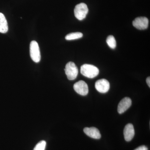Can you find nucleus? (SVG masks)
I'll return each mask as SVG.
<instances>
[{"instance_id":"1","label":"nucleus","mask_w":150,"mask_h":150,"mask_svg":"<svg viewBox=\"0 0 150 150\" xmlns=\"http://www.w3.org/2000/svg\"><path fill=\"white\" fill-rule=\"evenodd\" d=\"M81 73L86 77L93 79L98 75L99 71L97 67L93 65L85 64L81 67Z\"/></svg>"},{"instance_id":"6","label":"nucleus","mask_w":150,"mask_h":150,"mask_svg":"<svg viewBox=\"0 0 150 150\" xmlns=\"http://www.w3.org/2000/svg\"><path fill=\"white\" fill-rule=\"evenodd\" d=\"M95 86L97 91L100 93H106L110 88V83L105 79H101L96 81Z\"/></svg>"},{"instance_id":"12","label":"nucleus","mask_w":150,"mask_h":150,"mask_svg":"<svg viewBox=\"0 0 150 150\" xmlns=\"http://www.w3.org/2000/svg\"><path fill=\"white\" fill-rule=\"evenodd\" d=\"M83 36L82 33L80 32L71 33L66 35L65 39L67 40H74L79 39Z\"/></svg>"},{"instance_id":"3","label":"nucleus","mask_w":150,"mask_h":150,"mask_svg":"<svg viewBox=\"0 0 150 150\" xmlns=\"http://www.w3.org/2000/svg\"><path fill=\"white\" fill-rule=\"evenodd\" d=\"M74 12L76 18L79 20L81 21L86 17L88 13V9L86 4L82 3L75 6Z\"/></svg>"},{"instance_id":"14","label":"nucleus","mask_w":150,"mask_h":150,"mask_svg":"<svg viewBox=\"0 0 150 150\" xmlns=\"http://www.w3.org/2000/svg\"><path fill=\"white\" fill-rule=\"evenodd\" d=\"M46 143L45 141H41L38 143L33 150H45Z\"/></svg>"},{"instance_id":"2","label":"nucleus","mask_w":150,"mask_h":150,"mask_svg":"<svg viewBox=\"0 0 150 150\" xmlns=\"http://www.w3.org/2000/svg\"><path fill=\"white\" fill-rule=\"evenodd\" d=\"M30 57L33 62L35 63L40 62L41 56L39 45L36 41L33 40L30 45Z\"/></svg>"},{"instance_id":"4","label":"nucleus","mask_w":150,"mask_h":150,"mask_svg":"<svg viewBox=\"0 0 150 150\" xmlns=\"http://www.w3.org/2000/svg\"><path fill=\"white\" fill-rule=\"evenodd\" d=\"M65 73L69 80H74L77 77L79 70L77 66L73 62L67 63L65 69Z\"/></svg>"},{"instance_id":"13","label":"nucleus","mask_w":150,"mask_h":150,"mask_svg":"<svg viewBox=\"0 0 150 150\" xmlns=\"http://www.w3.org/2000/svg\"><path fill=\"white\" fill-rule=\"evenodd\" d=\"M106 42L108 46L112 49H114L116 46V40L112 35H109L106 39Z\"/></svg>"},{"instance_id":"10","label":"nucleus","mask_w":150,"mask_h":150,"mask_svg":"<svg viewBox=\"0 0 150 150\" xmlns=\"http://www.w3.org/2000/svg\"><path fill=\"white\" fill-rule=\"evenodd\" d=\"M83 131L86 135L93 139H99L101 138L99 130L95 127H86L84 129Z\"/></svg>"},{"instance_id":"11","label":"nucleus","mask_w":150,"mask_h":150,"mask_svg":"<svg viewBox=\"0 0 150 150\" xmlns=\"http://www.w3.org/2000/svg\"><path fill=\"white\" fill-rule=\"evenodd\" d=\"M8 28L7 21L5 16L0 13V33H5L8 31Z\"/></svg>"},{"instance_id":"5","label":"nucleus","mask_w":150,"mask_h":150,"mask_svg":"<svg viewBox=\"0 0 150 150\" xmlns=\"http://www.w3.org/2000/svg\"><path fill=\"white\" fill-rule=\"evenodd\" d=\"M75 91L81 96H86L88 93V87L87 84L83 81H79L76 83L74 86Z\"/></svg>"},{"instance_id":"15","label":"nucleus","mask_w":150,"mask_h":150,"mask_svg":"<svg viewBox=\"0 0 150 150\" xmlns=\"http://www.w3.org/2000/svg\"><path fill=\"white\" fill-rule=\"evenodd\" d=\"M134 150H148V149L145 146H142L137 148Z\"/></svg>"},{"instance_id":"9","label":"nucleus","mask_w":150,"mask_h":150,"mask_svg":"<svg viewBox=\"0 0 150 150\" xmlns=\"http://www.w3.org/2000/svg\"><path fill=\"white\" fill-rule=\"evenodd\" d=\"M124 139L126 142H130L135 135L134 127L131 123H128L125 126L123 131Z\"/></svg>"},{"instance_id":"7","label":"nucleus","mask_w":150,"mask_h":150,"mask_svg":"<svg viewBox=\"0 0 150 150\" xmlns=\"http://www.w3.org/2000/svg\"><path fill=\"white\" fill-rule=\"evenodd\" d=\"M149 22V20L146 17H139L134 20L133 25L137 29L145 30L148 28Z\"/></svg>"},{"instance_id":"8","label":"nucleus","mask_w":150,"mask_h":150,"mask_svg":"<svg viewBox=\"0 0 150 150\" xmlns=\"http://www.w3.org/2000/svg\"><path fill=\"white\" fill-rule=\"evenodd\" d=\"M132 100L129 97H125L119 103L118 106V112L119 114H122L126 111L131 106Z\"/></svg>"},{"instance_id":"16","label":"nucleus","mask_w":150,"mask_h":150,"mask_svg":"<svg viewBox=\"0 0 150 150\" xmlns=\"http://www.w3.org/2000/svg\"><path fill=\"white\" fill-rule=\"evenodd\" d=\"M146 83L150 87V77H148L146 79Z\"/></svg>"}]
</instances>
